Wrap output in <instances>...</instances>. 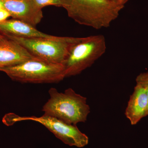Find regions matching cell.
Listing matches in <instances>:
<instances>
[{"label": "cell", "instance_id": "cell-2", "mask_svg": "<svg viewBox=\"0 0 148 148\" xmlns=\"http://www.w3.org/2000/svg\"><path fill=\"white\" fill-rule=\"evenodd\" d=\"M49 94L50 98L42 107L44 114L73 125L87 121L90 109L86 97L71 88L59 92L56 88H51Z\"/></svg>", "mask_w": 148, "mask_h": 148}, {"label": "cell", "instance_id": "cell-14", "mask_svg": "<svg viewBox=\"0 0 148 148\" xmlns=\"http://www.w3.org/2000/svg\"><path fill=\"white\" fill-rule=\"evenodd\" d=\"M113 1L117 3L120 5L124 6H125V5L128 1H130V0H113Z\"/></svg>", "mask_w": 148, "mask_h": 148}, {"label": "cell", "instance_id": "cell-19", "mask_svg": "<svg viewBox=\"0 0 148 148\" xmlns=\"http://www.w3.org/2000/svg\"></svg>", "mask_w": 148, "mask_h": 148}, {"label": "cell", "instance_id": "cell-18", "mask_svg": "<svg viewBox=\"0 0 148 148\" xmlns=\"http://www.w3.org/2000/svg\"><path fill=\"white\" fill-rule=\"evenodd\" d=\"M9 1H16V0H9Z\"/></svg>", "mask_w": 148, "mask_h": 148}, {"label": "cell", "instance_id": "cell-1", "mask_svg": "<svg viewBox=\"0 0 148 148\" xmlns=\"http://www.w3.org/2000/svg\"><path fill=\"white\" fill-rule=\"evenodd\" d=\"M61 7L77 23L97 30L110 27L124 7L113 0H61Z\"/></svg>", "mask_w": 148, "mask_h": 148}, {"label": "cell", "instance_id": "cell-8", "mask_svg": "<svg viewBox=\"0 0 148 148\" xmlns=\"http://www.w3.org/2000/svg\"><path fill=\"white\" fill-rule=\"evenodd\" d=\"M35 58H37L18 43L4 36L0 38V69Z\"/></svg>", "mask_w": 148, "mask_h": 148}, {"label": "cell", "instance_id": "cell-17", "mask_svg": "<svg viewBox=\"0 0 148 148\" xmlns=\"http://www.w3.org/2000/svg\"><path fill=\"white\" fill-rule=\"evenodd\" d=\"M3 36L1 34H0V38H1V37H2Z\"/></svg>", "mask_w": 148, "mask_h": 148}, {"label": "cell", "instance_id": "cell-6", "mask_svg": "<svg viewBox=\"0 0 148 148\" xmlns=\"http://www.w3.org/2000/svg\"><path fill=\"white\" fill-rule=\"evenodd\" d=\"M25 121L40 123L68 145L82 148L88 144V137L81 132L77 125L68 124L56 118L44 114L42 116L38 117L22 116L14 114H9L5 116L3 121L7 125H10Z\"/></svg>", "mask_w": 148, "mask_h": 148}, {"label": "cell", "instance_id": "cell-11", "mask_svg": "<svg viewBox=\"0 0 148 148\" xmlns=\"http://www.w3.org/2000/svg\"><path fill=\"white\" fill-rule=\"evenodd\" d=\"M38 8L42 9L43 8L48 5L61 7V0H32Z\"/></svg>", "mask_w": 148, "mask_h": 148}, {"label": "cell", "instance_id": "cell-3", "mask_svg": "<svg viewBox=\"0 0 148 148\" xmlns=\"http://www.w3.org/2000/svg\"><path fill=\"white\" fill-rule=\"evenodd\" d=\"M0 71L5 73L12 80L22 83H56L66 78L64 65L38 58L2 68Z\"/></svg>", "mask_w": 148, "mask_h": 148}, {"label": "cell", "instance_id": "cell-16", "mask_svg": "<svg viewBox=\"0 0 148 148\" xmlns=\"http://www.w3.org/2000/svg\"><path fill=\"white\" fill-rule=\"evenodd\" d=\"M3 8V6L1 2L0 1V10L1 9Z\"/></svg>", "mask_w": 148, "mask_h": 148}, {"label": "cell", "instance_id": "cell-9", "mask_svg": "<svg viewBox=\"0 0 148 148\" xmlns=\"http://www.w3.org/2000/svg\"><path fill=\"white\" fill-rule=\"evenodd\" d=\"M148 99L146 89L136 85L130 95L125 114L132 125H136L147 116Z\"/></svg>", "mask_w": 148, "mask_h": 148}, {"label": "cell", "instance_id": "cell-13", "mask_svg": "<svg viewBox=\"0 0 148 148\" xmlns=\"http://www.w3.org/2000/svg\"><path fill=\"white\" fill-rule=\"evenodd\" d=\"M10 14L4 8L0 10V22L7 20V18L10 16Z\"/></svg>", "mask_w": 148, "mask_h": 148}, {"label": "cell", "instance_id": "cell-5", "mask_svg": "<svg viewBox=\"0 0 148 148\" xmlns=\"http://www.w3.org/2000/svg\"><path fill=\"white\" fill-rule=\"evenodd\" d=\"M106 49L103 35L81 38L72 47L64 64L66 77L79 75L89 68L106 53Z\"/></svg>", "mask_w": 148, "mask_h": 148}, {"label": "cell", "instance_id": "cell-7", "mask_svg": "<svg viewBox=\"0 0 148 148\" xmlns=\"http://www.w3.org/2000/svg\"><path fill=\"white\" fill-rule=\"evenodd\" d=\"M3 8L14 18L36 27L43 18L42 9L38 8L32 0H0Z\"/></svg>", "mask_w": 148, "mask_h": 148}, {"label": "cell", "instance_id": "cell-12", "mask_svg": "<svg viewBox=\"0 0 148 148\" xmlns=\"http://www.w3.org/2000/svg\"><path fill=\"white\" fill-rule=\"evenodd\" d=\"M136 85L147 89L148 88V72L139 74L136 78Z\"/></svg>", "mask_w": 148, "mask_h": 148}, {"label": "cell", "instance_id": "cell-4", "mask_svg": "<svg viewBox=\"0 0 148 148\" xmlns=\"http://www.w3.org/2000/svg\"><path fill=\"white\" fill-rule=\"evenodd\" d=\"M3 36L18 43L38 59L63 65L68 58L72 47L81 38L59 36L58 38L53 39L23 38L8 35Z\"/></svg>", "mask_w": 148, "mask_h": 148}, {"label": "cell", "instance_id": "cell-15", "mask_svg": "<svg viewBox=\"0 0 148 148\" xmlns=\"http://www.w3.org/2000/svg\"><path fill=\"white\" fill-rule=\"evenodd\" d=\"M146 89V91H147V96L148 99V108H147V116H148V88H147Z\"/></svg>", "mask_w": 148, "mask_h": 148}, {"label": "cell", "instance_id": "cell-10", "mask_svg": "<svg viewBox=\"0 0 148 148\" xmlns=\"http://www.w3.org/2000/svg\"><path fill=\"white\" fill-rule=\"evenodd\" d=\"M0 34L15 36L34 38L57 39L59 36L47 34L30 24L17 19L0 22Z\"/></svg>", "mask_w": 148, "mask_h": 148}]
</instances>
